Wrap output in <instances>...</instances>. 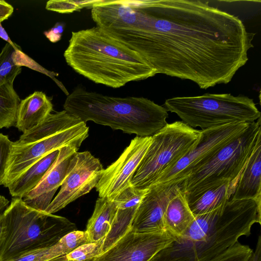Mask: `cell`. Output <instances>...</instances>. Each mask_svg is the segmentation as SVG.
Masks as SVG:
<instances>
[{
	"label": "cell",
	"instance_id": "cell-1",
	"mask_svg": "<svg viewBox=\"0 0 261 261\" xmlns=\"http://www.w3.org/2000/svg\"><path fill=\"white\" fill-rule=\"evenodd\" d=\"M94 20L157 74L203 89L232 80L255 34L238 17L197 0H105Z\"/></svg>",
	"mask_w": 261,
	"mask_h": 261
},
{
	"label": "cell",
	"instance_id": "cell-2",
	"mask_svg": "<svg viewBox=\"0 0 261 261\" xmlns=\"http://www.w3.org/2000/svg\"><path fill=\"white\" fill-rule=\"evenodd\" d=\"M261 224V198L230 199L210 212L195 216L184 234L150 261H208L251 234Z\"/></svg>",
	"mask_w": 261,
	"mask_h": 261
},
{
	"label": "cell",
	"instance_id": "cell-3",
	"mask_svg": "<svg viewBox=\"0 0 261 261\" xmlns=\"http://www.w3.org/2000/svg\"><path fill=\"white\" fill-rule=\"evenodd\" d=\"M64 57L79 74L113 88L157 74L137 53L96 26L72 32Z\"/></svg>",
	"mask_w": 261,
	"mask_h": 261
},
{
	"label": "cell",
	"instance_id": "cell-4",
	"mask_svg": "<svg viewBox=\"0 0 261 261\" xmlns=\"http://www.w3.org/2000/svg\"><path fill=\"white\" fill-rule=\"evenodd\" d=\"M64 110L89 121L139 137L152 136L167 124L166 108L143 97L105 95L76 87L67 95Z\"/></svg>",
	"mask_w": 261,
	"mask_h": 261
},
{
	"label": "cell",
	"instance_id": "cell-5",
	"mask_svg": "<svg viewBox=\"0 0 261 261\" xmlns=\"http://www.w3.org/2000/svg\"><path fill=\"white\" fill-rule=\"evenodd\" d=\"M76 230V224L66 218L35 210L21 198H12L3 215L0 261L52 246Z\"/></svg>",
	"mask_w": 261,
	"mask_h": 261
},
{
	"label": "cell",
	"instance_id": "cell-6",
	"mask_svg": "<svg viewBox=\"0 0 261 261\" xmlns=\"http://www.w3.org/2000/svg\"><path fill=\"white\" fill-rule=\"evenodd\" d=\"M260 118L251 122L239 135L224 144L192 170L180 182L188 203L205 191L225 182L229 184L232 197L240 175L261 135Z\"/></svg>",
	"mask_w": 261,
	"mask_h": 261
},
{
	"label": "cell",
	"instance_id": "cell-7",
	"mask_svg": "<svg viewBox=\"0 0 261 261\" xmlns=\"http://www.w3.org/2000/svg\"><path fill=\"white\" fill-rule=\"evenodd\" d=\"M164 107L183 122L204 130L225 125L251 123L261 113L253 99L244 95L205 93L202 95L167 99Z\"/></svg>",
	"mask_w": 261,
	"mask_h": 261
},
{
	"label": "cell",
	"instance_id": "cell-8",
	"mask_svg": "<svg viewBox=\"0 0 261 261\" xmlns=\"http://www.w3.org/2000/svg\"><path fill=\"white\" fill-rule=\"evenodd\" d=\"M200 130L182 121L167 124L152 137L151 142L132 180L135 188L145 190L170 170L196 144Z\"/></svg>",
	"mask_w": 261,
	"mask_h": 261
},
{
	"label": "cell",
	"instance_id": "cell-9",
	"mask_svg": "<svg viewBox=\"0 0 261 261\" xmlns=\"http://www.w3.org/2000/svg\"><path fill=\"white\" fill-rule=\"evenodd\" d=\"M89 136L86 123L80 124L52 136L24 145L13 144L3 185L8 186L39 160L55 150L68 146L80 148Z\"/></svg>",
	"mask_w": 261,
	"mask_h": 261
},
{
	"label": "cell",
	"instance_id": "cell-10",
	"mask_svg": "<svg viewBox=\"0 0 261 261\" xmlns=\"http://www.w3.org/2000/svg\"><path fill=\"white\" fill-rule=\"evenodd\" d=\"M251 123H233L200 130L195 146L154 184L181 182L215 151L245 130Z\"/></svg>",
	"mask_w": 261,
	"mask_h": 261
},
{
	"label": "cell",
	"instance_id": "cell-11",
	"mask_svg": "<svg viewBox=\"0 0 261 261\" xmlns=\"http://www.w3.org/2000/svg\"><path fill=\"white\" fill-rule=\"evenodd\" d=\"M103 169L100 160L89 151L75 152L59 193L45 212L53 214L88 193L97 184Z\"/></svg>",
	"mask_w": 261,
	"mask_h": 261
},
{
	"label": "cell",
	"instance_id": "cell-12",
	"mask_svg": "<svg viewBox=\"0 0 261 261\" xmlns=\"http://www.w3.org/2000/svg\"><path fill=\"white\" fill-rule=\"evenodd\" d=\"M152 140V137L137 136L119 158L103 169L95 186L99 197L113 201L131 185L133 177Z\"/></svg>",
	"mask_w": 261,
	"mask_h": 261
},
{
	"label": "cell",
	"instance_id": "cell-13",
	"mask_svg": "<svg viewBox=\"0 0 261 261\" xmlns=\"http://www.w3.org/2000/svg\"><path fill=\"white\" fill-rule=\"evenodd\" d=\"M175 239L167 231L139 233L130 229L95 261H150Z\"/></svg>",
	"mask_w": 261,
	"mask_h": 261
},
{
	"label": "cell",
	"instance_id": "cell-14",
	"mask_svg": "<svg viewBox=\"0 0 261 261\" xmlns=\"http://www.w3.org/2000/svg\"><path fill=\"white\" fill-rule=\"evenodd\" d=\"M181 182L155 184L148 188L136 210L130 230L139 233L165 231L164 214L170 199L180 190Z\"/></svg>",
	"mask_w": 261,
	"mask_h": 261
},
{
	"label": "cell",
	"instance_id": "cell-15",
	"mask_svg": "<svg viewBox=\"0 0 261 261\" xmlns=\"http://www.w3.org/2000/svg\"><path fill=\"white\" fill-rule=\"evenodd\" d=\"M79 148L68 146L59 149L58 157L39 184L25 195L22 200L35 210L45 212L61 186L70 161Z\"/></svg>",
	"mask_w": 261,
	"mask_h": 261
},
{
	"label": "cell",
	"instance_id": "cell-16",
	"mask_svg": "<svg viewBox=\"0 0 261 261\" xmlns=\"http://www.w3.org/2000/svg\"><path fill=\"white\" fill-rule=\"evenodd\" d=\"M53 110L50 98L42 91H35L20 100L15 126L23 134L28 132L42 122Z\"/></svg>",
	"mask_w": 261,
	"mask_h": 261
},
{
	"label": "cell",
	"instance_id": "cell-17",
	"mask_svg": "<svg viewBox=\"0 0 261 261\" xmlns=\"http://www.w3.org/2000/svg\"><path fill=\"white\" fill-rule=\"evenodd\" d=\"M261 198V135L240 175L231 199Z\"/></svg>",
	"mask_w": 261,
	"mask_h": 261
},
{
	"label": "cell",
	"instance_id": "cell-18",
	"mask_svg": "<svg viewBox=\"0 0 261 261\" xmlns=\"http://www.w3.org/2000/svg\"><path fill=\"white\" fill-rule=\"evenodd\" d=\"M82 122L78 117L64 110L50 113L35 127L21 135L14 143L24 145L35 142L73 127Z\"/></svg>",
	"mask_w": 261,
	"mask_h": 261
},
{
	"label": "cell",
	"instance_id": "cell-19",
	"mask_svg": "<svg viewBox=\"0 0 261 261\" xmlns=\"http://www.w3.org/2000/svg\"><path fill=\"white\" fill-rule=\"evenodd\" d=\"M195 218L185 193L180 190L166 208L163 216L164 229L175 240L184 234Z\"/></svg>",
	"mask_w": 261,
	"mask_h": 261
},
{
	"label": "cell",
	"instance_id": "cell-20",
	"mask_svg": "<svg viewBox=\"0 0 261 261\" xmlns=\"http://www.w3.org/2000/svg\"><path fill=\"white\" fill-rule=\"evenodd\" d=\"M59 149L48 153L34 163L7 187L13 198H22L40 182L57 159Z\"/></svg>",
	"mask_w": 261,
	"mask_h": 261
},
{
	"label": "cell",
	"instance_id": "cell-21",
	"mask_svg": "<svg viewBox=\"0 0 261 261\" xmlns=\"http://www.w3.org/2000/svg\"><path fill=\"white\" fill-rule=\"evenodd\" d=\"M87 243L89 242L86 231L76 230L66 234L52 246L28 252L9 261H48Z\"/></svg>",
	"mask_w": 261,
	"mask_h": 261
},
{
	"label": "cell",
	"instance_id": "cell-22",
	"mask_svg": "<svg viewBox=\"0 0 261 261\" xmlns=\"http://www.w3.org/2000/svg\"><path fill=\"white\" fill-rule=\"evenodd\" d=\"M117 208L113 201L106 198L99 197L97 199L85 230L89 242H96L106 237L111 229Z\"/></svg>",
	"mask_w": 261,
	"mask_h": 261
},
{
	"label": "cell",
	"instance_id": "cell-23",
	"mask_svg": "<svg viewBox=\"0 0 261 261\" xmlns=\"http://www.w3.org/2000/svg\"><path fill=\"white\" fill-rule=\"evenodd\" d=\"M229 187L226 182L204 192L189 204L192 212L195 216L201 215L224 205L231 197Z\"/></svg>",
	"mask_w": 261,
	"mask_h": 261
},
{
	"label": "cell",
	"instance_id": "cell-24",
	"mask_svg": "<svg viewBox=\"0 0 261 261\" xmlns=\"http://www.w3.org/2000/svg\"><path fill=\"white\" fill-rule=\"evenodd\" d=\"M19 96L14 89L13 83L0 86V129L15 125Z\"/></svg>",
	"mask_w": 261,
	"mask_h": 261
},
{
	"label": "cell",
	"instance_id": "cell-25",
	"mask_svg": "<svg viewBox=\"0 0 261 261\" xmlns=\"http://www.w3.org/2000/svg\"><path fill=\"white\" fill-rule=\"evenodd\" d=\"M15 50L7 43L0 53V86L6 83H13L21 72V67L16 65L13 61Z\"/></svg>",
	"mask_w": 261,
	"mask_h": 261
},
{
	"label": "cell",
	"instance_id": "cell-26",
	"mask_svg": "<svg viewBox=\"0 0 261 261\" xmlns=\"http://www.w3.org/2000/svg\"><path fill=\"white\" fill-rule=\"evenodd\" d=\"M103 239L81 245L70 252L53 259L55 261H85L96 257L102 252Z\"/></svg>",
	"mask_w": 261,
	"mask_h": 261
},
{
	"label": "cell",
	"instance_id": "cell-27",
	"mask_svg": "<svg viewBox=\"0 0 261 261\" xmlns=\"http://www.w3.org/2000/svg\"><path fill=\"white\" fill-rule=\"evenodd\" d=\"M99 1L50 0L46 3L45 8L60 13H71L85 8L91 9Z\"/></svg>",
	"mask_w": 261,
	"mask_h": 261
},
{
	"label": "cell",
	"instance_id": "cell-28",
	"mask_svg": "<svg viewBox=\"0 0 261 261\" xmlns=\"http://www.w3.org/2000/svg\"><path fill=\"white\" fill-rule=\"evenodd\" d=\"M147 190L148 189L136 188L131 185L122 190L113 201L119 209L138 207Z\"/></svg>",
	"mask_w": 261,
	"mask_h": 261
},
{
	"label": "cell",
	"instance_id": "cell-29",
	"mask_svg": "<svg viewBox=\"0 0 261 261\" xmlns=\"http://www.w3.org/2000/svg\"><path fill=\"white\" fill-rule=\"evenodd\" d=\"M253 250L238 242L225 251L208 261H249Z\"/></svg>",
	"mask_w": 261,
	"mask_h": 261
},
{
	"label": "cell",
	"instance_id": "cell-30",
	"mask_svg": "<svg viewBox=\"0 0 261 261\" xmlns=\"http://www.w3.org/2000/svg\"><path fill=\"white\" fill-rule=\"evenodd\" d=\"M13 142L0 133V186L3 185Z\"/></svg>",
	"mask_w": 261,
	"mask_h": 261
},
{
	"label": "cell",
	"instance_id": "cell-31",
	"mask_svg": "<svg viewBox=\"0 0 261 261\" xmlns=\"http://www.w3.org/2000/svg\"><path fill=\"white\" fill-rule=\"evenodd\" d=\"M65 27V22H58L51 29L44 31L43 34L51 42L56 43L61 40Z\"/></svg>",
	"mask_w": 261,
	"mask_h": 261
},
{
	"label": "cell",
	"instance_id": "cell-32",
	"mask_svg": "<svg viewBox=\"0 0 261 261\" xmlns=\"http://www.w3.org/2000/svg\"><path fill=\"white\" fill-rule=\"evenodd\" d=\"M14 11L13 7L3 0H0V22L8 19Z\"/></svg>",
	"mask_w": 261,
	"mask_h": 261
},
{
	"label": "cell",
	"instance_id": "cell-33",
	"mask_svg": "<svg viewBox=\"0 0 261 261\" xmlns=\"http://www.w3.org/2000/svg\"><path fill=\"white\" fill-rule=\"evenodd\" d=\"M249 261H261V237L259 236L255 249Z\"/></svg>",
	"mask_w": 261,
	"mask_h": 261
},
{
	"label": "cell",
	"instance_id": "cell-34",
	"mask_svg": "<svg viewBox=\"0 0 261 261\" xmlns=\"http://www.w3.org/2000/svg\"><path fill=\"white\" fill-rule=\"evenodd\" d=\"M0 38L6 41L8 43L10 44L15 50L21 49L20 47L15 44L10 38L8 33L5 29L3 27L0 22Z\"/></svg>",
	"mask_w": 261,
	"mask_h": 261
},
{
	"label": "cell",
	"instance_id": "cell-35",
	"mask_svg": "<svg viewBox=\"0 0 261 261\" xmlns=\"http://www.w3.org/2000/svg\"><path fill=\"white\" fill-rule=\"evenodd\" d=\"M3 214L0 215V243H1V234H2V218H3Z\"/></svg>",
	"mask_w": 261,
	"mask_h": 261
},
{
	"label": "cell",
	"instance_id": "cell-36",
	"mask_svg": "<svg viewBox=\"0 0 261 261\" xmlns=\"http://www.w3.org/2000/svg\"><path fill=\"white\" fill-rule=\"evenodd\" d=\"M48 261H55V260L54 259H52L49 260ZM85 261H95V257L91 258L90 259L86 260Z\"/></svg>",
	"mask_w": 261,
	"mask_h": 261
}]
</instances>
